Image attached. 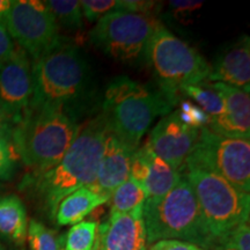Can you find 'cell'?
<instances>
[{"label":"cell","mask_w":250,"mask_h":250,"mask_svg":"<svg viewBox=\"0 0 250 250\" xmlns=\"http://www.w3.org/2000/svg\"><path fill=\"white\" fill-rule=\"evenodd\" d=\"M109 132L101 112L80 126L76 139L55 167L36 176L26 175L20 189L33 192L51 218H55L59 203L65 197L95 183L103 145Z\"/></svg>","instance_id":"6da1fadb"},{"label":"cell","mask_w":250,"mask_h":250,"mask_svg":"<svg viewBox=\"0 0 250 250\" xmlns=\"http://www.w3.org/2000/svg\"><path fill=\"white\" fill-rule=\"evenodd\" d=\"M81 125L74 110L64 107H31L14 126L13 147L18 158L29 170L41 175L61 161L76 139Z\"/></svg>","instance_id":"7a4b0ae2"},{"label":"cell","mask_w":250,"mask_h":250,"mask_svg":"<svg viewBox=\"0 0 250 250\" xmlns=\"http://www.w3.org/2000/svg\"><path fill=\"white\" fill-rule=\"evenodd\" d=\"M179 100L129 77H117L104 93L102 115L109 130L133 151L158 116H166Z\"/></svg>","instance_id":"3957f363"},{"label":"cell","mask_w":250,"mask_h":250,"mask_svg":"<svg viewBox=\"0 0 250 250\" xmlns=\"http://www.w3.org/2000/svg\"><path fill=\"white\" fill-rule=\"evenodd\" d=\"M143 217L147 246L161 240H180L204 250L217 246L206 227L195 192L183 174L164 197L146 199Z\"/></svg>","instance_id":"277c9868"},{"label":"cell","mask_w":250,"mask_h":250,"mask_svg":"<svg viewBox=\"0 0 250 250\" xmlns=\"http://www.w3.org/2000/svg\"><path fill=\"white\" fill-rule=\"evenodd\" d=\"M31 107L54 105L74 110L88 88V65L76 45L62 42L31 61Z\"/></svg>","instance_id":"5b68a950"},{"label":"cell","mask_w":250,"mask_h":250,"mask_svg":"<svg viewBox=\"0 0 250 250\" xmlns=\"http://www.w3.org/2000/svg\"><path fill=\"white\" fill-rule=\"evenodd\" d=\"M191 186L215 243L243 223H249L250 197L211 171L195 167L181 170Z\"/></svg>","instance_id":"8992f818"},{"label":"cell","mask_w":250,"mask_h":250,"mask_svg":"<svg viewBox=\"0 0 250 250\" xmlns=\"http://www.w3.org/2000/svg\"><path fill=\"white\" fill-rule=\"evenodd\" d=\"M146 59L151 62L160 89L175 99L182 87L208 81L211 72L210 62L162 24L149 41Z\"/></svg>","instance_id":"52a82bcc"},{"label":"cell","mask_w":250,"mask_h":250,"mask_svg":"<svg viewBox=\"0 0 250 250\" xmlns=\"http://www.w3.org/2000/svg\"><path fill=\"white\" fill-rule=\"evenodd\" d=\"M161 26L155 17L117 9L100 19L89 33V40L104 55L122 62L146 57L155 30Z\"/></svg>","instance_id":"ba28073f"},{"label":"cell","mask_w":250,"mask_h":250,"mask_svg":"<svg viewBox=\"0 0 250 250\" xmlns=\"http://www.w3.org/2000/svg\"><path fill=\"white\" fill-rule=\"evenodd\" d=\"M184 167L211 171L240 191H250L249 140L224 137L204 127L195 147L188 155Z\"/></svg>","instance_id":"9c48e42d"},{"label":"cell","mask_w":250,"mask_h":250,"mask_svg":"<svg viewBox=\"0 0 250 250\" xmlns=\"http://www.w3.org/2000/svg\"><path fill=\"white\" fill-rule=\"evenodd\" d=\"M2 26L31 61L40 58L62 42L54 15L40 0H11Z\"/></svg>","instance_id":"30bf717a"},{"label":"cell","mask_w":250,"mask_h":250,"mask_svg":"<svg viewBox=\"0 0 250 250\" xmlns=\"http://www.w3.org/2000/svg\"><path fill=\"white\" fill-rule=\"evenodd\" d=\"M33 96L31 59L15 44L14 52L0 62V108L19 124L30 105Z\"/></svg>","instance_id":"8fae6325"},{"label":"cell","mask_w":250,"mask_h":250,"mask_svg":"<svg viewBox=\"0 0 250 250\" xmlns=\"http://www.w3.org/2000/svg\"><path fill=\"white\" fill-rule=\"evenodd\" d=\"M201 130L183 124L177 112L166 115L149 133L145 146L167 162L174 169L181 171L188 155L195 147Z\"/></svg>","instance_id":"7c38bea8"},{"label":"cell","mask_w":250,"mask_h":250,"mask_svg":"<svg viewBox=\"0 0 250 250\" xmlns=\"http://www.w3.org/2000/svg\"><path fill=\"white\" fill-rule=\"evenodd\" d=\"M224 103L225 112L210 120L208 129L229 138L249 140L250 138V98L249 93L226 85L211 83Z\"/></svg>","instance_id":"4fadbf2b"},{"label":"cell","mask_w":250,"mask_h":250,"mask_svg":"<svg viewBox=\"0 0 250 250\" xmlns=\"http://www.w3.org/2000/svg\"><path fill=\"white\" fill-rule=\"evenodd\" d=\"M143 206L127 213H110L99 227L100 250H147Z\"/></svg>","instance_id":"5bb4252c"},{"label":"cell","mask_w":250,"mask_h":250,"mask_svg":"<svg viewBox=\"0 0 250 250\" xmlns=\"http://www.w3.org/2000/svg\"><path fill=\"white\" fill-rule=\"evenodd\" d=\"M182 173L155 155L145 145L134 151L130 177L138 182L147 193V199L164 197L179 183Z\"/></svg>","instance_id":"9a60e30c"},{"label":"cell","mask_w":250,"mask_h":250,"mask_svg":"<svg viewBox=\"0 0 250 250\" xmlns=\"http://www.w3.org/2000/svg\"><path fill=\"white\" fill-rule=\"evenodd\" d=\"M133 153L132 148L109 132L103 145L95 183L90 187L110 198L114 190L130 177Z\"/></svg>","instance_id":"2e32d148"},{"label":"cell","mask_w":250,"mask_h":250,"mask_svg":"<svg viewBox=\"0 0 250 250\" xmlns=\"http://www.w3.org/2000/svg\"><path fill=\"white\" fill-rule=\"evenodd\" d=\"M208 83H223L249 93L250 41L241 36L211 65Z\"/></svg>","instance_id":"e0dca14e"},{"label":"cell","mask_w":250,"mask_h":250,"mask_svg":"<svg viewBox=\"0 0 250 250\" xmlns=\"http://www.w3.org/2000/svg\"><path fill=\"white\" fill-rule=\"evenodd\" d=\"M109 199L108 196L96 191L93 187L80 188L59 203L54 219L59 226L79 224Z\"/></svg>","instance_id":"ac0fdd59"},{"label":"cell","mask_w":250,"mask_h":250,"mask_svg":"<svg viewBox=\"0 0 250 250\" xmlns=\"http://www.w3.org/2000/svg\"><path fill=\"white\" fill-rule=\"evenodd\" d=\"M28 217L22 199L17 195L0 197V236L17 246L27 240Z\"/></svg>","instance_id":"d6986e66"},{"label":"cell","mask_w":250,"mask_h":250,"mask_svg":"<svg viewBox=\"0 0 250 250\" xmlns=\"http://www.w3.org/2000/svg\"><path fill=\"white\" fill-rule=\"evenodd\" d=\"M147 199L145 189L136 182L132 177H129L111 193L110 213H127L144 205Z\"/></svg>","instance_id":"ffe728a7"},{"label":"cell","mask_w":250,"mask_h":250,"mask_svg":"<svg viewBox=\"0 0 250 250\" xmlns=\"http://www.w3.org/2000/svg\"><path fill=\"white\" fill-rule=\"evenodd\" d=\"M188 98L193 100L203 111L206 112L211 118L218 117L225 112L224 103L219 94L212 88L208 81L199 85H189L181 88Z\"/></svg>","instance_id":"44dd1931"},{"label":"cell","mask_w":250,"mask_h":250,"mask_svg":"<svg viewBox=\"0 0 250 250\" xmlns=\"http://www.w3.org/2000/svg\"><path fill=\"white\" fill-rule=\"evenodd\" d=\"M46 7L54 15L58 27L70 30L83 28V12L81 4L78 0H48L44 1Z\"/></svg>","instance_id":"7402d4cb"},{"label":"cell","mask_w":250,"mask_h":250,"mask_svg":"<svg viewBox=\"0 0 250 250\" xmlns=\"http://www.w3.org/2000/svg\"><path fill=\"white\" fill-rule=\"evenodd\" d=\"M27 240L30 250H64V236L36 219L28 223Z\"/></svg>","instance_id":"603a6c76"},{"label":"cell","mask_w":250,"mask_h":250,"mask_svg":"<svg viewBox=\"0 0 250 250\" xmlns=\"http://www.w3.org/2000/svg\"><path fill=\"white\" fill-rule=\"evenodd\" d=\"M98 233L99 225L95 221H81L73 225L64 237V250H93Z\"/></svg>","instance_id":"cb8c5ba5"},{"label":"cell","mask_w":250,"mask_h":250,"mask_svg":"<svg viewBox=\"0 0 250 250\" xmlns=\"http://www.w3.org/2000/svg\"><path fill=\"white\" fill-rule=\"evenodd\" d=\"M175 111L177 112L181 122L192 129L202 130L204 127H208L210 124L211 117L190 100H182L179 109Z\"/></svg>","instance_id":"d4e9b609"},{"label":"cell","mask_w":250,"mask_h":250,"mask_svg":"<svg viewBox=\"0 0 250 250\" xmlns=\"http://www.w3.org/2000/svg\"><path fill=\"white\" fill-rule=\"evenodd\" d=\"M80 4L83 17L89 22H98L105 14L121 9L120 0H83Z\"/></svg>","instance_id":"484cf974"},{"label":"cell","mask_w":250,"mask_h":250,"mask_svg":"<svg viewBox=\"0 0 250 250\" xmlns=\"http://www.w3.org/2000/svg\"><path fill=\"white\" fill-rule=\"evenodd\" d=\"M218 246L228 247L235 250H250L249 223H243L221 237Z\"/></svg>","instance_id":"4316f807"},{"label":"cell","mask_w":250,"mask_h":250,"mask_svg":"<svg viewBox=\"0 0 250 250\" xmlns=\"http://www.w3.org/2000/svg\"><path fill=\"white\" fill-rule=\"evenodd\" d=\"M18 155L13 146L0 137V181H8L13 177Z\"/></svg>","instance_id":"83f0119b"},{"label":"cell","mask_w":250,"mask_h":250,"mask_svg":"<svg viewBox=\"0 0 250 250\" xmlns=\"http://www.w3.org/2000/svg\"><path fill=\"white\" fill-rule=\"evenodd\" d=\"M203 1H183V0H174V1H169V8L171 14L177 20H186L189 19L193 13L199 11L202 8Z\"/></svg>","instance_id":"f1b7e54d"},{"label":"cell","mask_w":250,"mask_h":250,"mask_svg":"<svg viewBox=\"0 0 250 250\" xmlns=\"http://www.w3.org/2000/svg\"><path fill=\"white\" fill-rule=\"evenodd\" d=\"M148 250H204L192 243L180 240H161L149 246Z\"/></svg>","instance_id":"f546056e"},{"label":"cell","mask_w":250,"mask_h":250,"mask_svg":"<svg viewBox=\"0 0 250 250\" xmlns=\"http://www.w3.org/2000/svg\"><path fill=\"white\" fill-rule=\"evenodd\" d=\"M15 43L4 27L0 24V62L6 61L14 52Z\"/></svg>","instance_id":"4dcf8cb0"},{"label":"cell","mask_w":250,"mask_h":250,"mask_svg":"<svg viewBox=\"0 0 250 250\" xmlns=\"http://www.w3.org/2000/svg\"><path fill=\"white\" fill-rule=\"evenodd\" d=\"M13 131H14V124L9 118L6 112L0 108V137H2L5 140L13 146Z\"/></svg>","instance_id":"1f68e13d"},{"label":"cell","mask_w":250,"mask_h":250,"mask_svg":"<svg viewBox=\"0 0 250 250\" xmlns=\"http://www.w3.org/2000/svg\"><path fill=\"white\" fill-rule=\"evenodd\" d=\"M9 7H11V0H0V24L1 26L4 23L5 17L7 14Z\"/></svg>","instance_id":"d6a6232c"},{"label":"cell","mask_w":250,"mask_h":250,"mask_svg":"<svg viewBox=\"0 0 250 250\" xmlns=\"http://www.w3.org/2000/svg\"><path fill=\"white\" fill-rule=\"evenodd\" d=\"M214 250H235V249L228 248V247H224V246H217Z\"/></svg>","instance_id":"836d02e7"},{"label":"cell","mask_w":250,"mask_h":250,"mask_svg":"<svg viewBox=\"0 0 250 250\" xmlns=\"http://www.w3.org/2000/svg\"><path fill=\"white\" fill-rule=\"evenodd\" d=\"M93 250H100V247H99V240L96 239V242H95V245H94V248H93Z\"/></svg>","instance_id":"e575fe53"},{"label":"cell","mask_w":250,"mask_h":250,"mask_svg":"<svg viewBox=\"0 0 250 250\" xmlns=\"http://www.w3.org/2000/svg\"><path fill=\"white\" fill-rule=\"evenodd\" d=\"M0 250H5V249H4V247H2L1 245H0Z\"/></svg>","instance_id":"d590c367"}]
</instances>
